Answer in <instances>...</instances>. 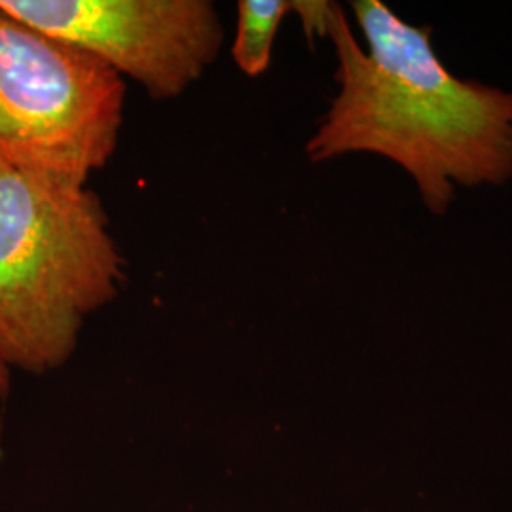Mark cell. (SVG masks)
Listing matches in <instances>:
<instances>
[{"mask_svg":"<svg viewBox=\"0 0 512 512\" xmlns=\"http://www.w3.org/2000/svg\"><path fill=\"white\" fill-rule=\"evenodd\" d=\"M366 50L346 12L330 2L327 37L340 90L306 152L313 164L368 152L401 165L433 215L456 186L512 179V93L465 80L440 61L431 27L399 18L382 0H353Z\"/></svg>","mask_w":512,"mask_h":512,"instance_id":"6da1fadb","label":"cell"},{"mask_svg":"<svg viewBox=\"0 0 512 512\" xmlns=\"http://www.w3.org/2000/svg\"><path fill=\"white\" fill-rule=\"evenodd\" d=\"M126 260L88 184L0 165V366L42 376L73 357Z\"/></svg>","mask_w":512,"mask_h":512,"instance_id":"7a4b0ae2","label":"cell"},{"mask_svg":"<svg viewBox=\"0 0 512 512\" xmlns=\"http://www.w3.org/2000/svg\"><path fill=\"white\" fill-rule=\"evenodd\" d=\"M126 82L0 6V165L88 184L124 126Z\"/></svg>","mask_w":512,"mask_h":512,"instance_id":"3957f363","label":"cell"},{"mask_svg":"<svg viewBox=\"0 0 512 512\" xmlns=\"http://www.w3.org/2000/svg\"><path fill=\"white\" fill-rule=\"evenodd\" d=\"M14 18L131 78L156 101L188 92L217 61L224 25L211 0H0Z\"/></svg>","mask_w":512,"mask_h":512,"instance_id":"277c9868","label":"cell"},{"mask_svg":"<svg viewBox=\"0 0 512 512\" xmlns=\"http://www.w3.org/2000/svg\"><path fill=\"white\" fill-rule=\"evenodd\" d=\"M289 12L293 2L287 0H239L238 31L230 54L241 73L255 78L270 69L275 37Z\"/></svg>","mask_w":512,"mask_h":512,"instance_id":"5b68a950","label":"cell"},{"mask_svg":"<svg viewBox=\"0 0 512 512\" xmlns=\"http://www.w3.org/2000/svg\"><path fill=\"white\" fill-rule=\"evenodd\" d=\"M293 12L300 14L304 31L310 40L327 38V21H329L330 2H313V0H296Z\"/></svg>","mask_w":512,"mask_h":512,"instance_id":"8992f818","label":"cell"},{"mask_svg":"<svg viewBox=\"0 0 512 512\" xmlns=\"http://www.w3.org/2000/svg\"><path fill=\"white\" fill-rule=\"evenodd\" d=\"M10 389V372L0 366V397H4Z\"/></svg>","mask_w":512,"mask_h":512,"instance_id":"52a82bcc","label":"cell"}]
</instances>
